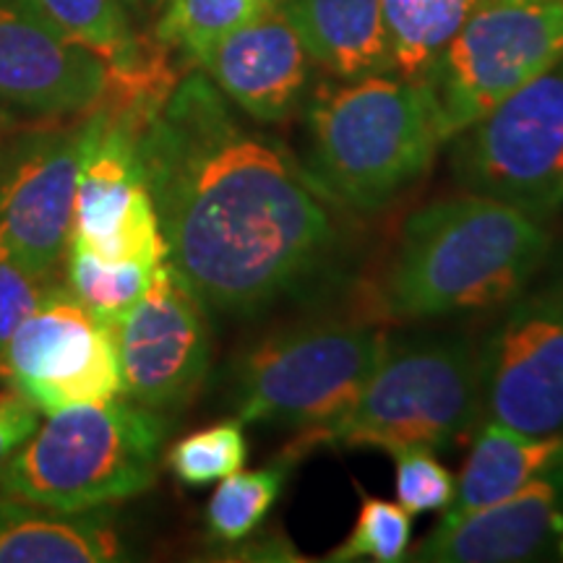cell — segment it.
Listing matches in <instances>:
<instances>
[{"mask_svg": "<svg viewBox=\"0 0 563 563\" xmlns=\"http://www.w3.org/2000/svg\"><path fill=\"white\" fill-rule=\"evenodd\" d=\"M136 152L165 262L207 311L249 319L352 279L350 211L290 146L245 125L203 70L175 84Z\"/></svg>", "mask_w": 563, "mask_h": 563, "instance_id": "1", "label": "cell"}, {"mask_svg": "<svg viewBox=\"0 0 563 563\" xmlns=\"http://www.w3.org/2000/svg\"><path fill=\"white\" fill-rule=\"evenodd\" d=\"M553 249L548 222L462 191L405 217L378 298L394 321L501 308L543 269Z\"/></svg>", "mask_w": 563, "mask_h": 563, "instance_id": "2", "label": "cell"}, {"mask_svg": "<svg viewBox=\"0 0 563 563\" xmlns=\"http://www.w3.org/2000/svg\"><path fill=\"white\" fill-rule=\"evenodd\" d=\"M300 112L302 165L350 214H378L402 199L443 144L431 91L394 74L316 84Z\"/></svg>", "mask_w": 563, "mask_h": 563, "instance_id": "3", "label": "cell"}, {"mask_svg": "<svg viewBox=\"0 0 563 563\" xmlns=\"http://www.w3.org/2000/svg\"><path fill=\"white\" fill-rule=\"evenodd\" d=\"M481 420V350L464 332L389 336L357 399L340 418L302 431L287 452L428 446L449 452Z\"/></svg>", "mask_w": 563, "mask_h": 563, "instance_id": "4", "label": "cell"}, {"mask_svg": "<svg viewBox=\"0 0 563 563\" xmlns=\"http://www.w3.org/2000/svg\"><path fill=\"white\" fill-rule=\"evenodd\" d=\"M37 431L0 460V496L63 511L121 504L157 481L170 422L129 397L45 415Z\"/></svg>", "mask_w": 563, "mask_h": 563, "instance_id": "5", "label": "cell"}, {"mask_svg": "<svg viewBox=\"0 0 563 563\" xmlns=\"http://www.w3.org/2000/svg\"><path fill=\"white\" fill-rule=\"evenodd\" d=\"M386 340L378 323L352 319L274 329L232 363V418L298 433L329 426L363 391Z\"/></svg>", "mask_w": 563, "mask_h": 563, "instance_id": "6", "label": "cell"}, {"mask_svg": "<svg viewBox=\"0 0 563 563\" xmlns=\"http://www.w3.org/2000/svg\"><path fill=\"white\" fill-rule=\"evenodd\" d=\"M462 191L548 222L563 207V58L449 139Z\"/></svg>", "mask_w": 563, "mask_h": 563, "instance_id": "7", "label": "cell"}, {"mask_svg": "<svg viewBox=\"0 0 563 563\" xmlns=\"http://www.w3.org/2000/svg\"><path fill=\"white\" fill-rule=\"evenodd\" d=\"M563 58V0H477L422 81L443 144Z\"/></svg>", "mask_w": 563, "mask_h": 563, "instance_id": "8", "label": "cell"}, {"mask_svg": "<svg viewBox=\"0 0 563 563\" xmlns=\"http://www.w3.org/2000/svg\"><path fill=\"white\" fill-rule=\"evenodd\" d=\"M481 350V418L530 435L563 433V251L490 323Z\"/></svg>", "mask_w": 563, "mask_h": 563, "instance_id": "9", "label": "cell"}, {"mask_svg": "<svg viewBox=\"0 0 563 563\" xmlns=\"http://www.w3.org/2000/svg\"><path fill=\"white\" fill-rule=\"evenodd\" d=\"M89 112L26 121L0 173V256L40 282H60L74 230Z\"/></svg>", "mask_w": 563, "mask_h": 563, "instance_id": "10", "label": "cell"}, {"mask_svg": "<svg viewBox=\"0 0 563 563\" xmlns=\"http://www.w3.org/2000/svg\"><path fill=\"white\" fill-rule=\"evenodd\" d=\"M0 382L42 415L121 397L112 329L58 282L0 352Z\"/></svg>", "mask_w": 563, "mask_h": 563, "instance_id": "11", "label": "cell"}, {"mask_svg": "<svg viewBox=\"0 0 563 563\" xmlns=\"http://www.w3.org/2000/svg\"><path fill=\"white\" fill-rule=\"evenodd\" d=\"M123 397L146 410H186L211 363L207 308L162 262L141 298L112 327Z\"/></svg>", "mask_w": 563, "mask_h": 563, "instance_id": "12", "label": "cell"}, {"mask_svg": "<svg viewBox=\"0 0 563 563\" xmlns=\"http://www.w3.org/2000/svg\"><path fill=\"white\" fill-rule=\"evenodd\" d=\"M110 66L47 19L37 0H0V104L26 121L84 115L102 102Z\"/></svg>", "mask_w": 563, "mask_h": 563, "instance_id": "13", "label": "cell"}, {"mask_svg": "<svg viewBox=\"0 0 563 563\" xmlns=\"http://www.w3.org/2000/svg\"><path fill=\"white\" fill-rule=\"evenodd\" d=\"M405 561L519 563L563 561V456L504 501L443 514Z\"/></svg>", "mask_w": 563, "mask_h": 563, "instance_id": "14", "label": "cell"}, {"mask_svg": "<svg viewBox=\"0 0 563 563\" xmlns=\"http://www.w3.org/2000/svg\"><path fill=\"white\" fill-rule=\"evenodd\" d=\"M251 121L277 125L298 115L313 89V58L282 0H272L196 63Z\"/></svg>", "mask_w": 563, "mask_h": 563, "instance_id": "15", "label": "cell"}, {"mask_svg": "<svg viewBox=\"0 0 563 563\" xmlns=\"http://www.w3.org/2000/svg\"><path fill=\"white\" fill-rule=\"evenodd\" d=\"M131 559L108 506L63 511L0 496V563H108Z\"/></svg>", "mask_w": 563, "mask_h": 563, "instance_id": "16", "label": "cell"}, {"mask_svg": "<svg viewBox=\"0 0 563 563\" xmlns=\"http://www.w3.org/2000/svg\"><path fill=\"white\" fill-rule=\"evenodd\" d=\"M316 66L332 79L391 74L384 0H282Z\"/></svg>", "mask_w": 563, "mask_h": 563, "instance_id": "17", "label": "cell"}, {"mask_svg": "<svg viewBox=\"0 0 563 563\" xmlns=\"http://www.w3.org/2000/svg\"><path fill=\"white\" fill-rule=\"evenodd\" d=\"M563 456V433L530 435L481 418L470 433V452L443 514H464L504 501L551 470Z\"/></svg>", "mask_w": 563, "mask_h": 563, "instance_id": "18", "label": "cell"}, {"mask_svg": "<svg viewBox=\"0 0 563 563\" xmlns=\"http://www.w3.org/2000/svg\"><path fill=\"white\" fill-rule=\"evenodd\" d=\"M37 5L60 32L104 58L112 79L141 74L167 55L159 42L150 47L133 32L125 0H37Z\"/></svg>", "mask_w": 563, "mask_h": 563, "instance_id": "19", "label": "cell"}, {"mask_svg": "<svg viewBox=\"0 0 563 563\" xmlns=\"http://www.w3.org/2000/svg\"><path fill=\"white\" fill-rule=\"evenodd\" d=\"M477 0H384L391 74L426 81Z\"/></svg>", "mask_w": 563, "mask_h": 563, "instance_id": "20", "label": "cell"}, {"mask_svg": "<svg viewBox=\"0 0 563 563\" xmlns=\"http://www.w3.org/2000/svg\"><path fill=\"white\" fill-rule=\"evenodd\" d=\"M295 464H298V456L285 449L262 470H251V473L238 470L222 477L207 504L209 538L222 545H238L249 540L262 527L272 506L279 501Z\"/></svg>", "mask_w": 563, "mask_h": 563, "instance_id": "21", "label": "cell"}, {"mask_svg": "<svg viewBox=\"0 0 563 563\" xmlns=\"http://www.w3.org/2000/svg\"><path fill=\"white\" fill-rule=\"evenodd\" d=\"M269 3L272 0H165L154 26V42L167 53H180L186 60L199 63L217 42Z\"/></svg>", "mask_w": 563, "mask_h": 563, "instance_id": "22", "label": "cell"}, {"mask_svg": "<svg viewBox=\"0 0 563 563\" xmlns=\"http://www.w3.org/2000/svg\"><path fill=\"white\" fill-rule=\"evenodd\" d=\"M152 272L154 266L136 262H104L81 245H68V290L110 329L141 298V292L150 285Z\"/></svg>", "mask_w": 563, "mask_h": 563, "instance_id": "23", "label": "cell"}, {"mask_svg": "<svg viewBox=\"0 0 563 563\" xmlns=\"http://www.w3.org/2000/svg\"><path fill=\"white\" fill-rule=\"evenodd\" d=\"M361 511L355 525L342 545H336L327 561L350 563V561H378L397 563L405 561L412 540V519L397 501H386L365 493L355 483Z\"/></svg>", "mask_w": 563, "mask_h": 563, "instance_id": "24", "label": "cell"}, {"mask_svg": "<svg viewBox=\"0 0 563 563\" xmlns=\"http://www.w3.org/2000/svg\"><path fill=\"white\" fill-rule=\"evenodd\" d=\"M249 456L243 422L238 418L217 422L186 435L167 452V467L186 485H209L243 470Z\"/></svg>", "mask_w": 563, "mask_h": 563, "instance_id": "25", "label": "cell"}, {"mask_svg": "<svg viewBox=\"0 0 563 563\" xmlns=\"http://www.w3.org/2000/svg\"><path fill=\"white\" fill-rule=\"evenodd\" d=\"M394 462V493L397 504L415 514L446 511L454 501L456 481L443 467L433 449L428 446H394L386 449Z\"/></svg>", "mask_w": 563, "mask_h": 563, "instance_id": "26", "label": "cell"}, {"mask_svg": "<svg viewBox=\"0 0 563 563\" xmlns=\"http://www.w3.org/2000/svg\"><path fill=\"white\" fill-rule=\"evenodd\" d=\"M58 282H40L0 256V352L5 350L19 323L40 306L47 290Z\"/></svg>", "mask_w": 563, "mask_h": 563, "instance_id": "27", "label": "cell"}, {"mask_svg": "<svg viewBox=\"0 0 563 563\" xmlns=\"http://www.w3.org/2000/svg\"><path fill=\"white\" fill-rule=\"evenodd\" d=\"M42 422V412L30 399L21 397L5 386L0 391V460L11 456L30 435L37 431Z\"/></svg>", "mask_w": 563, "mask_h": 563, "instance_id": "28", "label": "cell"}, {"mask_svg": "<svg viewBox=\"0 0 563 563\" xmlns=\"http://www.w3.org/2000/svg\"><path fill=\"white\" fill-rule=\"evenodd\" d=\"M238 559H251V561H302L298 551L290 545V540L282 532H269L258 543H249L241 551Z\"/></svg>", "mask_w": 563, "mask_h": 563, "instance_id": "29", "label": "cell"}, {"mask_svg": "<svg viewBox=\"0 0 563 563\" xmlns=\"http://www.w3.org/2000/svg\"><path fill=\"white\" fill-rule=\"evenodd\" d=\"M24 123H26L24 118H21V121H19L16 112L5 110L3 104H0V173H3L5 157H9L11 141H13V136H16V133L21 131V125H24Z\"/></svg>", "mask_w": 563, "mask_h": 563, "instance_id": "30", "label": "cell"}, {"mask_svg": "<svg viewBox=\"0 0 563 563\" xmlns=\"http://www.w3.org/2000/svg\"><path fill=\"white\" fill-rule=\"evenodd\" d=\"M125 5H136V9L146 11H159L165 5V0H125Z\"/></svg>", "mask_w": 563, "mask_h": 563, "instance_id": "31", "label": "cell"}]
</instances>
